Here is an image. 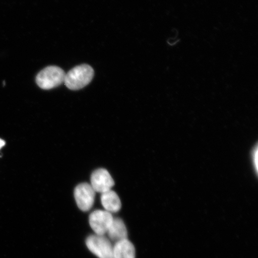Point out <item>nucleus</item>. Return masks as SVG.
Masks as SVG:
<instances>
[{
	"label": "nucleus",
	"instance_id": "nucleus-4",
	"mask_svg": "<svg viewBox=\"0 0 258 258\" xmlns=\"http://www.w3.org/2000/svg\"><path fill=\"white\" fill-rule=\"evenodd\" d=\"M113 216L111 213L103 210L93 211L89 217V224L96 235H105L112 224Z\"/></svg>",
	"mask_w": 258,
	"mask_h": 258
},
{
	"label": "nucleus",
	"instance_id": "nucleus-6",
	"mask_svg": "<svg viewBox=\"0 0 258 258\" xmlns=\"http://www.w3.org/2000/svg\"><path fill=\"white\" fill-rule=\"evenodd\" d=\"M91 185L97 192L104 193L111 190L114 185V180L110 174L104 169H99L95 171L91 176Z\"/></svg>",
	"mask_w": 258,
	"mask_h": 258
},
{
	"label": "nucleus",
	"instance_id": "nucleus-1",
	"mask_svg": "<svg viewBox=\"0 0 258 258\" xmlns=\"http://www.w3.org/2000/svg\"><path fill=\"white\" fill-rule=\"evenodd\" d=\"M94 76V70L87 64L73 68L64 77V85L70 90L82 89L91 82Z\"/></svg>",
	"mask_w": 258,
	"mask_h": 258
},
{
	"label": "nucleus",
	"instance_id": "nucleus-8",
	"mask_svg": "<svg viewBox=\"0 0 258 258\" xmlns=\"http://www.w3.org/2000/svg\"><path fill=\"white\" fill-rule=\"evenodd\" d=\"M136 251L133 243L127 239L116 242L113 245V258H135Z\"/></svg>",
	"mask_w": 258,
	"mask_h": 258
},
{
	"label": "nucleus",
	"instance_id": "nucleus-10",
	"mask_svg": "<svg viewBox=\"0 0 258 258\" xmlns=\"http://www.w3.org/2000/svg\"><path fill=\"white\" fill-rule=\"evenodd\" d=\"M257 158H258V152H257V145H256L255 147L254 148L252 153V161L253 164V167L254 170H255V173L257 172Z\"/></svg>",
	"mask_w": 258,
	"mask_h": 258
},
{
	"label": "nucleus",
	"instance_id": "nucleus-3",
	"mask_svg": "<svg viewBox=\"0 0 258 258\" xmlns=\"http://www.w3.org/2000/svg\"><path fill=\"white\" fill-rule=\"evenodd\" d=\"M86 243L89 250L98 258H113V245L105 235H90Z\"/></svg>",
	"mask_w": 258,
	"mask_h": 258
},
{
	"label": "nucleus",
	"instance_id": "nucleus-11",
	"mask_svg": "<svg viewBox=\"0 0 258 258\" xmlns=\"http://www.w3.org/2000/svg\"><path fill=\"white\" fill-rule=\"evenodd\" d=\"M5 144H6L5 141H3V140H1V139H0V149H1V148L3 146H5Z\"/></svg>",
	"mask_w": 258,
	"mask_h": 258
},
{
	"label": "nucleus",
	"instance_id": "nucleus-2",
	"mask_svg": "<svg viewBox=\"0 0 258 258\" xmlns=\"http://www.w3.org/2000/svg\"><path fill=\"white\" fill-rule=\"evenodd\" d=\"M66 73L60 67L49 66L45 68L36 77L37 85L42 89L50 90L64 83Z\"/></svg>",
	"mask_w": 258,
	"mask_h": 258
},
{
	"label": "nucleus",
	"instance_id": "nucleus-7",
	"mask_svg": "<svg viewBox=\"0 0 258 258\" xmlns=\"http://www.w3.org/2000/svg\"><path fill=\"white\" fill-rule=\"evenodd\" d=\"M110 241L116 242L127 238V230L126 226L121 219L115 218L113 219L112 224L109 227L107 233Z\"/></svg>",
	"mask_w": 258,
	"mask_h": 258
},
{
	"label": "nucleus",
	"instance_id": "nucleus-5",
	"mask_svg": "<svg viewBox=\"0 0 258 258\" xmlns=\"http://www.w3.org/2000/svg\"><path fill=\"white\" fill-rule=\"evenodd\" d=\"M95 191L91 185L87 183H81L74 190L77 206L82 211H89L94 204Z\"/></svg>",
	"mask_w": 258,
	"mask_h": 258
},
{
	"label": "nucleus",
	"instance_id": "nucleus-9",
	"mask_svg": "<svg viewBox=\"0 0 258 258\" xmlns=\"http://www.w3.org/2000/svg\"><path fill=\"white\" fill-rule=\"evenodd\" d=\"M101 200L105 211L111 213V214L117 212L121 209L120 199L117 193L112 190L102 193Z\"/></svg>",
	"mask_w": 258,
	"mask_h": 258
}]
</instances>
